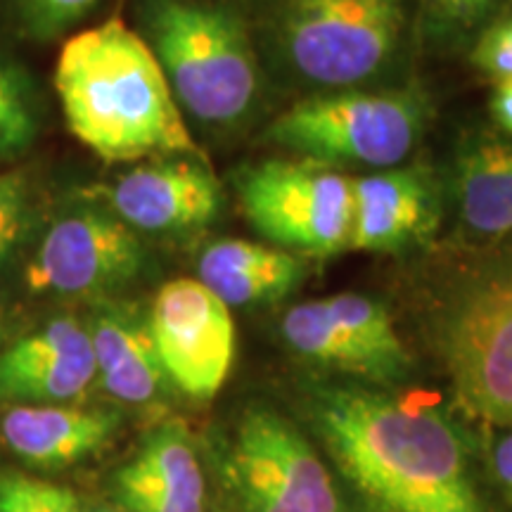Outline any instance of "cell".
I'll return each mask as SVG.
<instances>
[{
  "mask_svg": "<svg viewBox=\"0 0 512 512\" xmlns=\"http://www.w3.org/2000/svg\"><path fill=\"white\" fill-rule=\"evenodd\" d=\"M306 411L368 512H491L465 434L439 408L363 384H316Z\"/></svg>",
  "mask_w": 512,
  "mask_h": 512,
  "instance_id": "6da1fadb",
  "label": "cell"
},
{
  "mask_svg": "<svg viewBox=\"0 0 512 512\" xmlns=\"http://www.w3.org/2000/svg\"><path fill=\"white\" fill-rule=\"evenodd\" d=\"M55 91L72 136L105 162L200 157L155 50L124 19L64 43Z\"/></svg>",
  "mask_w": 512,
  "mask_h": 512,
  "instance_id": "7a4b0ae2",
  "label": "cell"
},
{
  "mask_svg": "<svg viewBox=\"0 0 512 512\" xmlns=\"http://www.w3.org/2000/svg\"><path fill=\"white\" fill-rule=\"evenodd\" d=\"M145 22L181 112L209 126L247 117L259 95V62L233 10L209 0H150Z\"/></svg>",
  "mask_w": 512,
  "mask_h": 512,
  "instance_id": "3957f363",
  "label": "cell"
},
{
  "mask_svg": "<svg viewBox=\"0 0 512 512\" xmlns=\"http://www.w3.org/2000/svg\"><path fill=\"white\" fill-rule=\"evenodd\" d=\"M418 91H330L299 100L268 128L275 145L299 159L392 169L418 145L427 121Z\"/></svg>",
  "mask_w": 512,
  "mask_h": 512,
  "instance_id": "277c9868",
  "label": "cell"
},
{
  "mask_svg": "<svg viewBox=\"0 0 512 512\" xmlns=\"http://www.w3.org/2000/svg\"><path fill=\"white\" fill-rule=\"evenodd\" d=\"M408 19V0H275L273 29L294 74L344 91L394 60Z\"/></svg>",
  "mask_w": 512,
  "mask_h": 512,
  "instance_id": "5b68a950",
  "label": "cell"
},
{
  "mask_svg": "<svg viewBox=\"0 0 512 512\" xmlns=\"http://www.w3.org/2000/svg\"><path fill=\"white\" fill-rule=\"evenodd\" d=\"M439 347L460 406L489 427H512V249L453 290Z\"/></svg>",
  "mask_w": 512,
  "mask_h": 512,
  "instance_id": "8992f818",
  "label": "cell"
},
{
  "mask_svg": "<svg viewBox=\"0 0 512 512\" xmlns=\"http://www.w3.org/2000/svg\"><path fill=\"white\" fill-rule=\"evenodd\" d=\"M240 209L256 233L290 254L349 249L351 178L309 159H264L235 176Z\"/></svg>",
  "mask_w": 512,
  "mask_h": 512,
  "instance_id": "52a82bcc",
  "label": "cell"
},
{
  "mask_svg": "<svg viewBox=\"0 0 512 512\" xmlns=\"http://www.w3.org/2000/svg\"><path fill=\"white\" fill-rule=\"evenodd\" d=\"M242 512H347L330 465L285 415L254 403L226 465Z\"/></svg>",
  "mask_w": 512,
  "mask_h": 512,
  "instance_id": "ba28073f",
  "label": "cell"
},
{
  "mask_svg": "<svg viewBox=\"0 0 512 512\" xmlns=\"http://www.w3.org/2000/svg\"><path fill=\"white\" fill-rule=\"evenodd\" d=\"M145 249L112 211L81 209L46 230L29 256L24 283L34 294L102 297L136 278Z\"/></svg>",
  "mask_w": 512,
  "mask_h": 512,
  "instance_id": "9c48e42d",
  "label": "cell"
},
{
  "mask_svg": "<svg viewBox=\"0 0 512 512\" xmlns=\"http://www.w3.org/2000/svg\"><path fill=\"white\" fill-rule=\"evenodd\" d=\"M147 328L166 377L192 399H211L226 384L235 358L230 309L197 278L162 285Z\"/></svg>",
  "mask_w": 512,
  "mask_h": 512,
  "instance_id": "30bf717a",
  "label": "cell"
},
{
  "mask_svg": "<svg viewBox=\"0 0 512 512\" xmlns=\"http://www.w3.org/2000/svg\"><path fill=\"white\" fill-rule=\"evenodd\" d=\"M107 207L140 233H185L209 226L223 209V190L195 157H155L121 174L105 190Z\"/></svg>",
  "mask_w": 512,
  "mask_h": 512,
  "instance_id": "8fae6325",
  "label": "cell"
},
{
  "mask_svg": "<svg viewBox=\"0 0 512 512\" xmlns=\"http://www.w3.org/2000/svg\"><path fill=\"white\" fill-rule=\"evenodd\" d=\"M98 380L88 328L55 318L0 351V401L53 406L81 399Z\"/></svg>",
  "mask_w": 512,
  "mask_h": 512,
  "instance_id": "7c38bea8",
  "label": "cell"
},
{
  "mask_svg": "<svg viewBox=\"0 0 512 512\" xmlns=\"http://www.w3.org/2000/svg\"><path fill=\"white\" fill-rule=\"evenodd\" d=\"M437 223V190L420 166H392L351 178L349 249L403 252L430 240Z\"/></svg>",
  "mask_w": 512,
  "mask_h": 512,
  "instance_id": "4fadbf2b",
  "label": "cell"
},
{
  "mask_svg": "<svg viewBox=\"0 0 512 512\" xmlns=\"http://www.w3.org/2000/svg\"><path fill=\"white\" fill-rule=\"evenodd\" d=\"M114 494L128 512H207V482L181 420L157 425L119 467Z\"/></svg>",
  "mask_w": 512,
  "mask_h": 512,
  "instance_id": "5bb4252c",
  "label": "cell"
},
{
  "mask_svg": "<svg viewBox=\"0 0 512 512\" xmlns=\"http://www.w3.org/2000/svg\"><path fill=\"white\" fill-rule=\"evenodd\" d=\"M117 427V415L100 408L15 406L5 413L0 437L29 463L60 467L95 456L110 444Z\"/></svg>",
  "mask_w": 512,
  "mask_h": 512,
  "instance_id": "9a60e30c",
  "label": "cell"
},
{
  "mask_svg": "<svg viewBox=\"0 0 512 512\" xmlns=\"http://www.w3.org/2000/svg\"><path fill=\"white\" fill-rule=\"evenodd\" d=\"M95 373L107 394L128 406H147L164 392L166 377L147 318L124 306H100L86 325Z\"/></svg>",
  "mask_w": 512,
  "mask_h": 512,
  "instance_id": "2e32d148",
  "label": "cell"
},
{
  "mask_svg": "<svg viewBox=\"0 0 512 512\" xmlns=\"http://www.w3.org/2000/svg\"><path fill=\"white\" fill-rule=\"evenodd\" d=\"M306 266L297 254L264 242L219 240L197 261V280L228 306H259L285 299L302 285Z\"/></svg>",
  "mask_w": 512,
  "mask_h": 512,
  "instance_id": "e0dca14e",
  "label": "cell"
},
{
  "mask_svg": "<svg viewBox=\"0 0 512 512\" xmlns=\"http://www.w3.org/2000/svg\"><path fill=\"white\" fill-rule=\"evenodd\" d=\"M453 202L465 230L486 240L512 235V140L475 136L453 166Z\"/></svg>",
  "mask_w": 512,
  "mask_h": 512,
  "instance_id": "ac0fdd59",
  "label": "cell"
},
{
  "mask_svg": "<svg viewBox=\"0 0 512 512\" xmlns=\"http://www.w3.org/2000/svg\"><path fill=\"white\" fill-rule=\"evenodd\" d=\"M280 335L294 354L313 366L354 375L375 384H396L387 366L363 347L332 313L323 299L292 306L280 320Z\"/></svg>",
  "mask_w": 512,
  "mask_h": 512,
  "instance_id": "d6986e66",
  "label": "cell"
},
{
  "mask_svg": "<svg viewBox=\"0 0 512 512\" xmlns=\"http://www.w3.org/2000/svg\"><path fill=\"white\" fill-rule=\"evenodd\" d=\"M422 31L437 43H472L512 0H413Z\"/></svg>",
  "mask_w": 512,
  "mask_h": 512,
  "instance_id": "ffe728a7",
  "label": "cell"
},
{
  "mask_svg": "<svg viewBox=\"0 0 512 512\" xmlns=\"http://www.w3.org/2000/svg\"><path fill=\"white\" fill-rule=\"evenodd\" d=\"M0 512H81L67 486L24 475H0Z\"/></svg>",
  "mask_w": 512,
  "mask_h": 512,
  "instance_id": "44dd1931",
  "label": "cell"
},
{
  "mask_svg": "<svg viewBox=\"0 0 512 512\" xmlns=\"http://www.w3.org/2000/svg\"><path fill=\"white\" fill-rule=\"evenodd\" d=\"M34 114L15 74L0 64V155H17L34 138Z\"/></svg>",
  "mask_w": 512,
  "mask_h": 512,
  "instance_id": "7402d4cb",
  "label": "cell"
},
{
  "mask_svg": "<svg viewBox=\"0 0 512 512\" xmlns=\"http://www.w3.org/2000/svg\"><path fill=\"white\" fill-rule=\"evenodd\" d=\"M470 62L494 83L512 79V3L470 43Z\"/></svg>",
  "mask_w": 512,
  "mask_h": 512,
  "instance_id": "603a6c76",
  "label": "cell"
},
{
  "mask_svg": "<svg viewBox=\"0 0 512 512\" xmlns=\"http://www.w3.org/2000/svg\"><path fill=\"white\" fill-rule=\"evenodd\" d=\"M31 214V185L24 171L0 174V264L24 235Z\"/></svg>",
  "mask_w": 512,
  "mask_h": 512,
  "instance_id": "cb8c5ba5",
  "label": "cell"
},
{
  "mask_svg": "<svg viewBox=\"0 0 512 512\" xmlns=\"http://www.w3.org/2000/svg\"><path fill=\"white\" fill-rule=\"evenodd\" d=\"M100 0H15L19 19L38 38H53L74 27Z\"/></svg>",
  "mask_w": 512,
  "mask_h": 512,
  "instance_id": "d4e9b609",
  "label": "cell"
},
{
  "mask_svg": "<svg viewBox=\"0 0 512 512\" xmlns=\"http://www.w3.org/2000/svg\"><path fill=\"white\" fill-rule=\"evenodd\" d=\"M491 430H494L489 444L491 475L512 501V427H491Z\"/></svg>",
  "mask_w": 512,
  "mask_h": 512,
  "instance_id": "484cf974",
  "label": "cell"
},
{
  "mask_svg": "<svg viewBox=\"0 0 512 512\" xmlns=\"http://www.w3.org/2000/svg\"><path fill=\"white\" fill-rule=\"evenodd\" d=\"M489 112L494 124L512 140V79L494 83V91L489 98Z\"/></svg>",
  "mask_w": 512,
  "mask_h": 512,
  "instance_id": "4316f807",
  "label": "cell"
},
{
  "mask_svg": "<svg viewBox=\"0 0 512 512\" xmlns=\"http://www.w3.org/2000/svg\"><path fill=\"white\" fill-rule=\"evenodd\" d=\"M0 339H3V325H0Z\"/></svg>",
  "mask_w": 512,
  "mask_h": 512,
  "instance_id": "83f0119b",
  "label": "cell"
},
{
  "mask_svg": "<svg viewBox=\"0 0 512 512\" xmlns=\"http://www.w3.org/2000/svg\"><path fill=\"white\" fill-rule=\"evenodd\" d=\"M102 512H112V510H102Z\"/></svg>",
  "mask_w": 512,
  "mask_h": 512,
  "instance_id": "f1b7e54d",
  "label": "cell"
}]
</instances>
